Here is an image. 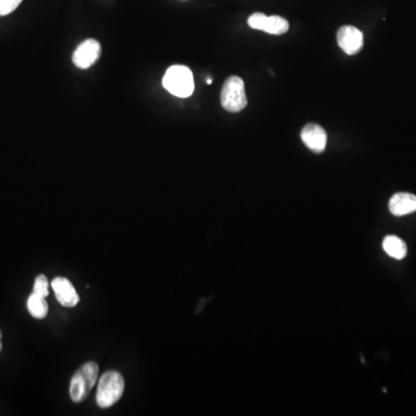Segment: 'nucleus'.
<instances>
[{
	"instance_id": "39448f33",
	"label": "nucleus",
	"mask_w": 416,
	"mask_h": 416,
	"mask_svg": "<svg viewBox=\"0 0 416 416\" xmlns=\"http://www.w3.org/2000/svg\"><path fill=\"white\" fill-rule=\"evenodd\" d=\"M249 26L254 29L263 30L265 33L272 35H282L289 29V23L284 18L279 15L268 17L264 13H254L248 19Z\"/></svg>"
},
{
	"instance_id": "423d86ee",
	"label": "nucleus",
	"mask_w": 416,
	"mask_h": 416,
	"mask_svg": "<svg viewBox=\"0 0 416 416\" xmlns=\"http://www.w3.org/2000/svg\"><path fill=\"white\" fill-rule=\"evenodd\" d=\"M101 53H102L101 44L94 39H88L79 44L76 51L73 53V64L78 69H90L99 60Z\"/></svg>"
},
{
	"instance_id": "f8f14e48",
	"label": "nucleus",
	"mask_w": 416,
	"mask_h": 416,
	"mask_svg": "<svg viewBox=\"0 0 416 416\" xmlns=\"http://www.w3.org/2000/svg\"><path fill=\"white\" fill-rule=\"evenodd\" d=\"M27 307L29 314L36 319H44L48 316L49 305L46 303V298L39 295L32 294L27 300Z\"/></svg>"
},
{
	"instance_id": "1a4fd4ad",
	"label": "nucleus",
	"mask_w": 416,
	"mask_h": 416,
	"mask_svg": "<svg viewBox=\"0 0 416 416\" xmlns=\"http://www.w3.org/2000/svg\"><path fill=\"white\" fill-rule=\"evenodd\" d=\"M57 300L60 302L63 307H73L79 303V295L76 293L73 284L67 280V277H56L51 282Z\"/></svg>"
},
{
	"instance_id": "dca6fc26",
	"label": "nucleus",
	"mask_w": 416,
	"mask_h": 416,
	"mask_svg": "<svg viewBox=\"0 0 416 416\" xmlns=\"http://www.w3.org/2000/svg\"><path fill=\"white\" fill-rule=\"evenodd\" d=\"M0 352H1V332H0Z\"/></svg>"
},
{
	"instance_id": "20e7f679",
	"label": "nucleus",
	"mask_w": 416,
	"mask_h": 416,
	"mask_svg": "<svg viewBox=\"0 0 416 416\" xmlns=\"http://www.w3.org/2000/svg\"><path fill=\"white\" fill-rule=\"evenodd\" d=\"M220 101L223 109L229 113H240L244 109L248 104L244 81L240 76H229L222 87Z\"/></svg>"
},
{
	"instance_id": "7ed1b4c3",
	"label": "nucleus",
	"mask_w": 416,
	"mask_h": 416,
	"mask_svg": "<svg viewBox=\"0 0 416 416\" xmlns=\"http://www.w3.org/2000/svg\"><path fill=\"white\" fill-rule=\"evenodd\" d=\"M99 377V366L95 362H88L80 368L71 380L69 396L73 403H83L95 385Z\"/></svg>"
},
{
	"instance_id": "6e6552de",
	"label": "nucleus",
	"mask_w": 416,
	"mask_h": 416,
	"mask_svg": "<svg viewBox=\"0 0 416 416\" xmlns=\"http://www.w3.org/2000/svg\"><path fill=\"white\" fill-rule=\"evenodd\" d=\"M300 138L304 145L314 153H321L326 148V131L318 124L311 123L304 126L300 132Z\"/></svg>"
},
{
	"instance_id": "ddd939ff",
	"label": "nucleus",
	"mask_w": 416,
	"mask_h": 416,
	"mask_svg": "<svg viewBox=\"0 0 416 416\" xmlns=\"http://www.w3.org/2000/svg\"><path fill=\"white\" fill-rule=\"evenodd\" d=\"M33 294L46 298L49 295V281L46 275H41L35 279L34 282Z\"/></svg>"
},
{
	"instance_id": "4468645a",
	"label": "nucleus",
	"mask_w": 416,
	"mask_h": 416,
	"mask_svg": "<svg viewBox=\"0 0 416 416\" xmlns=\"http://www.w3.org/2000/svg\"><path fill=\"white\" fill-rule=\"evenodd\" d=\"M21 3L22 0H0V17L12 13Z\"/></svg>"
},
{
	"instance_id": "9b49d317",
	"label": "nucleus",
	"mask_w": 416,
	"mask_h": 416,
	"mask_svg": "<svg viewBox=\"0 0 416 416\" xmlns=\"http://www.w3.org/2000/svg\"><path fill=\"white\" fill-rule=\"evenodd\" d=\"M384 251L394 259H403L407 254V245L401 238L398 236H387L383 241Z\"/></svg>"
},
{
	"instance_id": "f03ea898",
	"label": "nucleus",
	"mask_w": 416,
	"mask_h": 416,
	"mask_svg": "<svg viewBox=\"0 0 416 416\" xmlns=\"http://www.w3.org/2000/svg\"><path fill=\"white\" fill-rule=\"evenodd\" d=\"M124 389L125 383L122 375L117 371H108L99 378L96 403L101 408H109L122 398Z\"/></svg>"
},
{
	"instance_id": "0eeeda50",
	"label": "nucleus",
	"mask_w": 416,
	"mask_h": 416,
	"mask_svg": "<svg viewBox=\"0 0 416 416\" xmlns=\"http://www.w3.org/2000/svg\"><path fill=\"white\" fill-rule=\"evenodd\" d=\"M338 46L349 56L360 53L363 48V34L356 27L344 26L338 30Z\"/></svg>"
},
{
	"instance_id": "f257e3e1",
	"label": "nucleus",
	"mask_w": 416,
	"mask_h": 416,
	"mask_svg": "<svg viewBox=\"0 0 416 416\" xmlns=\"http://www.w3.org/2000/svg\"><path fill=\"white\" fill-rule=\"evenodd\" d=\"M163 87L177 97H188L195 92V79L191 69L184 65L169 67L163 76Z\"/></svg>"
},
{
	"instance_id": "2eb2a0df",
	"label": "nucleus",
	"mask_w": 416,
	"mask_h": 416,
	"mask_svg": "<svg viewBox=\"0 0 416 416\" xmlns=\"http://www.w3.org/2000/svg\"><path fill=\"white\" fill-rule=\"evenodd\" d=\"M212 83H213V80H212L211 78H208V79H207L208 85H211Z\"/></svg>"
},
{
	"instance_id": "9d476101",
	"label": "nucleus",
	"mask_w": 416,
	"mask_h": 416,
	"mask_svg": "<svg viewBox=\"0 0 416 416\" xmlns=\"http://www.w3.org/2000/svg\"><path fill=\"white\" fill-rule=\"evenodd\" d=\"M389 208L391 213L396 216L412 214L416 212V195L406 192L396 193L390 199Z\"/></svg>"
}]
</instances>
